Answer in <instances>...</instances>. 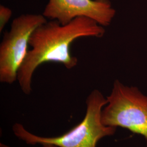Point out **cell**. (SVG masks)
Masks as SVG:
<instances>
[{
	"instance_id": "6da1fadb",
	"label": "cell",
	"mask_w": 147,
	"mask_h": 147,
	"mask_svg": "<svg viewBox=\"0 0 147 147\" xmlns=\"http://www.w3.org/2000/svg\"><path fill=\"white\" fill-rule=\"evenodd\" d=\"M104 27L86 17H78L67 25L57 20H50L37 28L33 32L29 42L31 49L18 74V81L22 92L31 94L33 75L38 67L43 63H60L68 69L75 67L77 57L70 53L71 44L83 37H103Z\"/></svg>"
},
{
	"instance_id": "5b68a950",
	"label": "cell",
	"mask_w": 147,
	"mask_h": 147,
	"mask_svg": "<svg viewBox=\"0 0 147 147\" xmlns=\"http://www.w3.org/2000/svg\"><path fill=\"white\" fill-rule=\"evenodd\" d=\"M116 12L109 0H49L42 15L63 25L86 17L104 27L110 25Z\"/></svg>"
},
{
	"instance_id": "3957f363",
	"label": "cell",
	"mask_w": 147,
	"mask_h": 147,
	"mask_svg": "<svg viewBox=\"0 0 147 147\" xmlns=\"http://www.w3.org/2000/svg\"><path fill=\"white\" fill-rule=\"evenodd\" d=\"M106 99L101 113L104 125L124 128L147 139V95L116 80Z\"/></svg>"
},
{
	"instance_id": "7a4b0ae2",
	"label": "cell",
	"mask_w": 147,
	"mask_h": 147,
	"mask_svg": "<svg viewBox=\"0 0 147 147\" xmlns=\"http://www.w3.org/2000/svg\"><path fill=\"white\" fill-rule=\"evenodd\" d=\"M107 101L98 89L91 92L86 99L84 119L69 131L56 137L40 136L28 131L20 123H16L12 130L18 139L27 144L53 145L58 147H96L99 141L115 134L116 127L106 126L101 120V113Z\"/></svg>"
},
{
	"instance_id": "8992f818",
	"label": "cell",
	"mask_w": 147,
	"mask_h": 147,
	"mask_svg": "<svg viewBox=\"0 0 147 147\" xmlns=\"http://www.w3.org/2000/svg\"><path fill=\"white\" fill-rule=\"evenodd\" d=\"M12 16V11L5 5H0V32H2Z\"/></svg>"
},
{
	"instance_id": "277c9868",
	"label": "cell",
	"mask_w": 147,
	"mask_h": 147,
	"mask_svg": "<svg viewBox=\"0 0 147 147\" xmlns=\"http://www.w3.org/2000/svg\"><path fill=\"white\" fill-rule=\"evenodd\" d=\"M42 14H22L12 21L0 44V82L12 84L28 52L33 32L47 22Z\"/></svg>"
},
{
	"instance_id": "52a82bcc",
	"label": "cell",
	"mask_w": 147,
	"mask_h": 147,
	"mask_svg": "<svg viewBox=\"0 0 147 147\" xmlns=\"http://www.w3.org/2000/svg\"><path fill=\"white\" fill-rule=\"evenodd\" d=\"M0 147H11L6 145L5 144L3 143H0ZM42 147H58L55 146H53V145H43Z\"/></svg>"
}]
</instances>
